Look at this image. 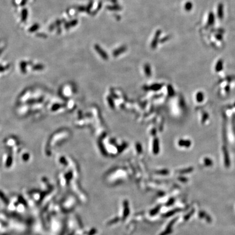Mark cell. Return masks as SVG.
Returning a JSON list of instances; mask_svg holds the SVG:
<instances>
[{
    "instance_id": "3",
    "label": "cell",
    "mask_w": 235,
    "mask_h": 235,
    "mask_svg": "<svg viewBox=\"0 0 235 235\" xmlns=\"http://www.w3.org/2000/svg\"><path fill=\"white\" fill-rule=\"evenodd\" d=\"M39 28V25L38 23H34V25H33L32 26L29 28L28 29V31L31 33H33L36 31L37 30H38Z\"/></svg>"
},
{
    "instance_id": "2",
    "label": "cell",
    "mask_w": 235,
    "mask_h": 235,
    "mask_svg": "<svg viewBox=\"0 0 235 235\" xmlns=\"http://www.w3.org/2000/svg\"><path fill=\"white\" fill-rule=\"evenodd\" d=\"M77 21L76 20H74L73 21L69 22V23H66L65 25V28L66 29L69 28H71L72 27H74L76 25H77Z\"/></svg>"
},
{
    "instance_id": "4",
    "label": "cell",
    "mask_w": 235,
    "mask_h": 235,
    "mask_svg": "<svg viewBox=\"0 0 235 235\" xmlns=\"http://www.w3.org/2000/svg\"><path fill=\"white\" fill-rule=\"evenodd\" d=\"M26 2H27V0H23V1L21 2V5H24V3H23V2H25V3Z\"/></svg>"
},
{
    "instance_id": "1",
    "label": "cell",
    "mask_w": 235,
    "mask_h": 235,
    "mask_svg": "<svg viewBox=\"0 0 235 235\" xmlns=\"http://www.w3.org/2000/svg\"><path fill=\"white\" fill-rule=\"evenodd\" d=\"M28 10L27 9H23L21 12V20L23 22H25L27 20V17H28Z\"/></svg>"
}]
</instances>
